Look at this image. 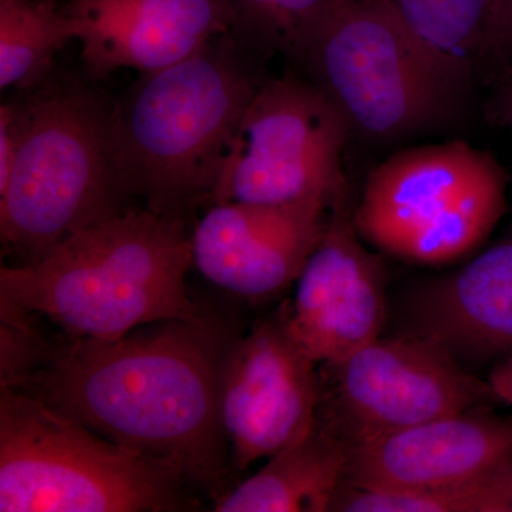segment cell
Instances as JSON below:
<instances>
[{
	"label": "cell",
	"mask_w": 512,
	"mask_h": 512,
	"mask_svg": "<svg viewBox=\"0 0 512 512\" xmlns=\"http://www.w3.org/2000/svg\"><path fill=\"white\" fill-rule=\"evenodd\" d=\"M234 36L298 59L320 26L345 0H228Z\"/></svg>",
	"instance_id": "20"
},
{
	"label": "cell",
	"mask_w": 512,
	"mask_h": 512,
	"mask_svg": "<svg viewBox=\"0 0 512 512\" xmlns=\"http://www.w3.org/2000/svg\"><path fill=\"white\" fill-rule=\"evenodd\" d=\"M333 201L212 204L191 232L194 266L231 295L275 298L298 281L325 237Z\"/></svg>",
	"instance_id": "11"
},
{
	"label": "cell",
	"mask_w": 512,
	"mask_h": 512,
	"mask_svg": "<svg viewBox=\"0 0 512 512\" xmlns=\"http://www.w3.org/2000/svg\"><path fill=\"white\" fill-rule=\"evenodd\" d=\"M291 303L239 336L220 382V420L232 467L245 470L315 426L322 403L318 363L293 335Z\"/></svg>",
	"instance_id": "9"
},
{
	"label": "cell",
	"mask_w": 512,
	"mask_h": 512,
	"mask_svg": "<svg viewBox=\"0 0 512 512\" xmlns=\"http://www.w3.org/2000/svg\"><path fill=\"white\" fill-rule=\"evenodd\" d=\"M79 33L56 0H0V89L40 86Z\"/></svg>",
	"instance_id": "18"
},
{
	"label": "cell",
	"mask_w": 512,
	"mask_h": 512,
	"mask_svg": "<svg viewBox=\"0 0 512 512\" xmlns=\"http://www.w3.org/2000/svg\"><path fill=\"white\" fill-rule=\"evenodd\" d=\"M184 220L128 208L70 235L32 265L2 266L0 302L70 340L119 339L141 326L201 315L188 296Z\"/></svg>",
	"instance_id": "2"
},
{
	"label": "cell",
	"mask_w": 512,
	"mask_h": 512,
	"mask_svg": "<svg viewBox=\"0 0 512 512\" xmlns=\"http://www.w3.org/2000/svg\"><path fill=\"white\" fill-rule=\"evenodd\" d=\"M113 103L82 83L28 97V126L0 190V241L32 265L70 235L128 210L114 153Z\"/></svg>",
	"instance_id": "4"
},
{
	"label": "cell",
	"mask_w": 512,
	"mask_h": 512,
	"mask_svg": "<svg viewBox=\"0 0 512 512\" xmlns=\"http://www.w3.org/2000/svg\"><path fill=\"white\" fill-rule=\"evenodd\" d=\"M349 446L346 484L383 491L439 490L512 460V419L481 406L350 440Z\"/></svg>",
	"instance_id": "13"
},
{
	"label": "cell",
	"mask_w": 512,
	"mask_h": 512,
	"mask_svg": "<svg viewBox=\"0 0 512 512\" xmlns=\"http://www.w3.org/2000/svg\"><path fill=\"white\" fill-rule=\"evenodd\" d=\"M488 383L500 403L512 407V357L494 366L493 372L488 376Z\"/></svg>",
	"instance_id": "22"
},
{
	"label": "cell",
	"mask_w": 512,
	"mask_h": 512,
	"mask_svg": "<svg viewBox=\"0 0 512 512\" xmlns=\"http://www.w3.org/2000/svg\"><path fill=\"white\" fill-rule=\"evenodd\" d=\"M350 446L329 423L268 458L254 476L215 498V512H325L348 480Z\"/></svg>",
	"instance_id": "16"
},
{
	"label": "cell",
	"mask_w": 512,
	"mask_h": 512,
	"mask_svg": "<svg viewBox=\"0 0 512 512\" xmlns=\"http://www.w3.org/2000/svg\"><path fill=\"white\" fill-rule=\"evenodd\" d=\"M349 124L316 84L282 77L259 86L215 185L211 204H291L348 190Z\"/></svg>",
	"instance_id": "8"
},
{
	"label": "cell",
	"mask_w": 512,
	"mask_h": 512,
	"mask_svg": "<svg viewBox=\"0 0 512 512\" xmlns=\"http://www.w3.org/2000/svg\"><path fill=\"white\" fill-rule=\"evenodd\" d=\"M238 338L211 313L150 323L119 339L62 336L10 389L167 463L215 500L227 491L231 464L218 407L221 373Z\"/></svg>",
	"instance_id": "1"
},
{
	"label": "cell",
	"mask_w": 512,
	"mask_h": 512,
	"mask_svg": "<svg viewBox=\"0 0 512 512\" xmlns=\"http://www.w3.org/2000/svg\"><path fill=\"white\" fill-rule=\"evenodd\" d=\"M64 10L94 80L120 69L158 72L235 28L228 0H69Z\"/></svg>",
	"instance_id": "14"
},
{
	"label": "cell",
	"mask_w": 512,
	"mask_h": 512,
	"mask_svg": "<svg viewBox=\"0 0 512 512\" xmlns=\"http://www.w3.org/2000/svg\"><path fill=\"white\" fill-rule=\"evenodd\" d=\"M507 188L500 163L466 141L407 148L369 174L353 221L382 254L453 264L493 234L507 211Z\"/></svg>",
	"instance_id": "6"
},
{
	"label": "cell",
	"mask_w": 512,
	"mask_h": 512,
	"mask_svg": "<svg viewBox=\"0 0 512 512\" xmlns=\"http://www.w3.org/2000/svg\"><path fill=\"white\" fill-rule=\"evenodd\" d=\"M414 335L471 362L512 357V238L431 279L410 302Z\"/></svg>",
	"instance_id": "15"
},
{
	"label": "cell",
	"mask_w": 512,
	"mask_h": 512,
	"mask_svg": "<svg viewBox=\"0 0 512 512\" xmlns=\"http://www.w3.org/2000/svg\"><path fill=\"white\" fill-rule=\"evenodd\" d=\"M510 6H511V0H510Z\"/></svg>",
	"instance_id": "25"
},
{
	"label": "cell",
	"mask_w": 512,
	"mask_h": 512,
	"mask_svg": "<svg viewBox=\"0 0 512 512\" xmlns=\"http://www.w3.org/2000/svg\"><path fill=\"white\" fill-rule=\"evenodd\" d=\"M454 86L488 46L510 39V0H380Z\"/></svg>",
	"instance_id": "17"
},
{
	"label": "cell",
	"mask_w": 512,
	"mask_h": 512,
	"mask_svg": "<svg viewBox=\"0 0 512 512\" xmlns=\"http://www.w3.org/2000/svg\"><path fill=\"white\" fill-rule=\"evenodd\" d=\"M365 244L343 191L333 201L325 237L296 281L289 313L293 335L318 365H336L382 336L384 265Z\"/></svg>",
	"instance_id": "12"
},
{
	"label": "cell",
	"mask_w": 512,
	"mask_h": 512,
	"mask_svg": "<svg viewBox=\"0 0 512 512\" xmlns=\"http://www.w3.org/2000/svg\"><path fill=\"white\" fill-rule=\"evenodd\" d=\"M512 37V0H511V6H510V39Z\"/></svg>",
	"instance_id": "24"
},
{
	"label": "cell",
	"mask_w": 512,
	"mask_h": 512,
	"mask_svg": "<svg viewBox=\"0 0 512 512\" xmlns=\"http://www.w3.org/2000/svg\"><path fill=\"white\" fill-rule=\"evenodd\" d=\"M296 60L349 128L373 140L437 126L457 89L380 0H345Z\"/></svg>",
	"instance_id": "7"
},
{
	"label": "cell",
	"mask_w": 512,
	"mask_h": 512,
	"mask_svg": "<svg viewBox=\"0 0 512 512\" xmlns=\"http://www.w3.org/2000/svg\"><path fill=\"white\" fill-rule=\"evenodd\" d=\"M329 367L352 440L500 403L488 380L470 375L446 349L414 333L380 336Z\"/></svg>",
	"instance_id": "10"
},
{
	"label": "cell",
	"mask_w": 512,
	"mask_h": 512,
	"mask_svg": "<svg viewBox=\"0 0 512 512\" xmlns=\"http://www.w3.org/2000/svg\"><path fill=\"white\" fill-rule=\"evenodd\" d=\"M28 126V99L0 106V190L8 184Z\"/></svg>",
	"instance_id": "21"
},
{
	"label": "cell",
	"mask_w": 512,
	"mask_h": 512,
	"mask_svg": "<svg viewBox=\"0 0 512 512\" xmlns=\"http://www.w3.org/2000/svg\"><path fill=\"white\" fill-rule=\"evenodd\" d=\"M503 109L505 119L508 120L512 127V83L508 87L507 92H505Z\"/></svg>",
	"instance_id": "23"
},
{
	"label": "cell",
	"mask_w": 512,
	"mask_h": 512,
	"mask_svg": "<svg viewBox=\"0 0 512 512\" xmlns=\"http://www.w3.org/2000/svg\"><path fill=\"white\" fill-rule=\"evenodd\" d=\"M330 511L512 512V460L439 490L383 491L345 484Z\"/></svg>",
	"instance_id": "19"
},
{
	"label": "cell",
	"mask_w": 512,
	"mask_h": 512,
	"mask_svg": "<svg viewBox=\"0 0 512 512\" xmlns=\"http://www.w3.org/2000/svg\"><path fill=\"white\" fill-rule=\"evenodd\" d=\"M188 485L167 463L0 387V511H191Z\"/></svg>",
	"instance_id": "5"
},
{
	"label": "cell",
	"mask_w": 512,
	"mask_h": 512,
	"mask_svg": "<svg viewBox=\"0 0 512 512\" xmlns=\"http://www.w3.org/2000/svg\"><path fill=\"white\" fill-rule=\"evenodd\" d=\"M234 33L158 72L113 103L114 153L131 198L184 220L210 202L249 101L258 89Z\"/></svg>",
	"instance_id": "3"
}]
</instances>
